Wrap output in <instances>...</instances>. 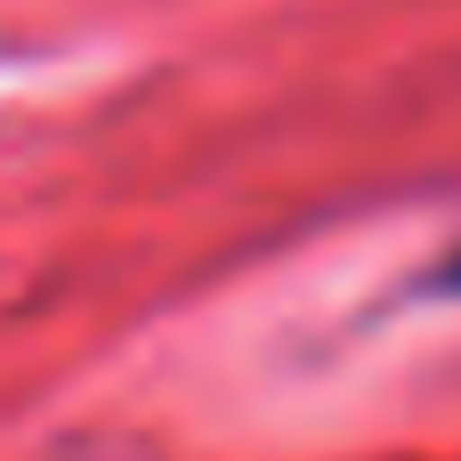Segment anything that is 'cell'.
Returning a JSON list of instances; mask_svg holds the SVG:
<instances>
[{"instance_id": "cell-1", "label": "cell", "mask_w": 461, "mask_h": 461, "mask_svg": "<svg viewBox=\"0 0 461 461\" xmlns=\"http://www.w3.org/2000/svg\"><path fill=\"white\" fill-rule=\"evenodd\" d=\"M438 284H446V292H461V251L446 259V276H438Z\"/></svg>"}]
</instances>
